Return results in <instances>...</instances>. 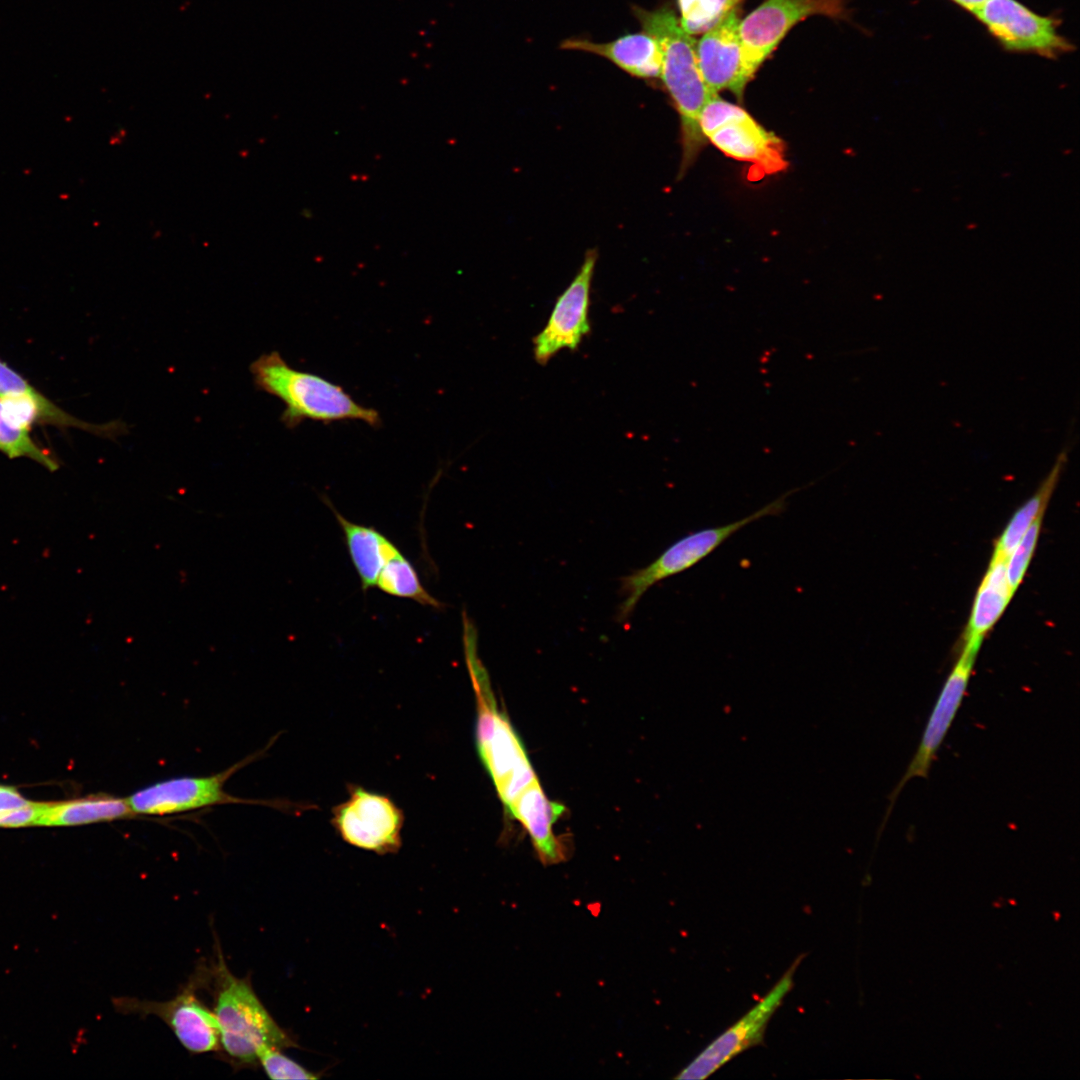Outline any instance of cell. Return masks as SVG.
<instances>
[{
    "label": "cell",
    "instance_id": "obj_21",
    "mask_svg": "<svg viewBox=\"0 0 1080 1080\" xmlns=\"http://www.w3.org/2000/svg\"><path fill=\"white\" fill-rule=\"evenodd\" d=\"M134 816L136 815L126 798L96 796L48 803L37 825H83L132 818Z\"/></svg>",
    "mask_w": 1080,
    "mask_h": 1080
},
{
    "label": "cell",
    "instance_id": "obj_1",
    "mask_svg": "<svg viewBox=\"0 0 1080 1080\" xmlns=\"http://www.w3.org/2000/svg\"><path fill=\"white\" fill-rule=\"evenodd\" d=\"M632 11L643 31L652 35L662 49L660 77L680 115L684 170L707 142L699 119L705 104L716 94L708 89L701 75L696 41L683 30L672 9L663 6L649 11L633 7Z\"/></svg>",
    "mask_w": 1080,
    "mask_h": 1080
},
{
    "label": "cell",
    "instance_id": "obj_27",
    "mask_svg": "<svg viewBox=\"0 0 1080 1080\" xmlns=\"http://www.w3.org/2000/svg\"><path fill=\"white\" fill-rule=\"evenodd\" d=\"M258 1065L267 1076L274 1080L305 1079L314 1080L319 1076L302 1067L299 1063L282 1053L281 1049L267 1047L258 1053Z\"/></svg>",
    "mask_w": 1080,
    "mask_h": 1080
},
{
    "label": "cell",
    "instance_id": "obj_11",
    "mask_svg": "<svg viewBox=\"0 0 1080 1080\" xmlns=\"http://www.w3.org/2000/svg\"><path fill=\"white\" fill-rule=\"evenodd\" d=\"M801 960L802 957L797 958L757 1004L714 1039L675 1078L705 1079L743 1051L759 1044L772 1015L792 989Z\"/></svg>",
    "mask_w": 1080,
    "mask_h": 1080
},
{
    "label": "cell",
    "instance_id": "obj_6",
    "mask_svg": "<svg viewBox=\"0 0 1080 1080\" xmlns=\"http://www.w3.org/2000/svg\"><path fill=\"white\" fill-rule=\"evenodd\" d=\"M703 136L728 157L752 164L758 176L787 167L783 141L767 131L745 109L712 96L701 111Z\"/></svg>",
    "mask_w": 1080,
    "mask_h": 1080
},
{
    "label": "cell",
    "instance_id": "obj_20",
    "mask_svg": "<svg viewBox=\"0 0 1080 1080\" xmlns=\"http://www.w3.org/2000/svg\"><path fill=\"white\" fill-rule=\"evenodd\" d=\"M1013 595L1006 576V559L992 556L976 592L963 644L980 649L985 635L1003 614Z\"/></svg>",
    "mask_w": 1080,
    "mask_h": 1080
},
{
    "label": "cell",
    "instance_id": "obj_12",
    "mask_svg": "<svg viewBox=\"0 0 1080 1080\" xmlns=\"http://www.w3.org/2000/svg\"><path fill=\"white\" fill-rule=\"evenodd\" d=\"M256 755L210 776H181L153 783L126 799L136 816H164L227 803H258L229 795L224 787Z\"/></svg>",
    "mask_w": 1080,
    "mask_h": 1080
},
{
    "label": "cell",
    "instance_id": "obj_10",
    "mask_svg": "<svg viewBox=\"0 0 1080 1080\" xmlns=\"http://www.w3.org/2000/svg\"><path fill=\"white\" fill-rule=\"evenodd\" d=\"M332 825L346 843L379 855L401 847L402 810L387 796L351 786L349 797L332 810Z\"/></svg>",
    "mask_w": 1080,
    "mask_h": 1080
},
{
    "label": "cell",
    "instance_id": "obj_29",
    "mask_svg": "<svg viewBox=\"0 0 1080 1080\" xmlns=\"http://www.w3.org/2000/svg\"><path fill=\"white\" fill-rule=\"evenodd\" d=\"M30 802L14 788L0 785V813L28 805Z\"/></svg>",
    "mask_w": 1080,
    "mask_h": 1080
},
{
    "label": "cell",
    "instance_id": "obj_23",
    "mask_svg": "<svg viewBox=\"0 0 1080 1080\" xmlns=\"http://www.w3.org/2000/svg\"><path fill=\"white\" fill-rule=\"evenodd\" d=\"M375 586L391 596L407 598L435 609L442 607V603L424 588L415 567L401 551L383 566Z\"/></svg>",
    "mask_w": 1080,
    "mask_h": 1080
},
{
    "label": "cell",
    "instance_id": "obj_13",
    "mask_svg": "<svg viewBox=\"0 0 1080 1080\" xmlns=\"http://www.w3.org/2000/svg\"><path fill=\"white\" fill-rule=\"evenodd\" d=\"M978 651V648L963 644L962 651L948 674L929 715L918 748L890 796L889 811L910 780L926 778L929 775L931 765L965 697Z\"/></svg>",
    "mask_w": 1080,
    "mask_h": 1080
},
{
    "label": "cell",
    "instance_id": "obj_16",
    "mask_svg": "<svg viewBox=\"0 0 1080 1080\" xmlns=\"http://www.w3.org/2000/svg\"><path fill=\"white\" fill-rule=\"evenodd\" d=\"M740 7L703 33L696 43L699 69L708 89L729 90L742 99L747 84L741 72Z\"/></svg>",
    "mask_w": 1080,
    "mask_h": 1080
},
{
    "label": "cell",
    "instance_id": "obj_4",
    "mask_svg": "<svg viewBox=\"0 0 1080 1080\" xmlns=\"http://www.w3.org/2000/svg\"><path fill=\"white\" fill-rule=\"evenodd\" d=\"M798 490H789L739 520L689 533L668 546L647 566L622 577L620 593L623 600L618 606L617 621L625 623L642 596L656 583L694 567L748 524L784 512L788 497Z\"/></svg>",
    "mask_w": 1080,
    "mask_h": 1080
},
{
    "label": "cell",
    "instance_id": "obj_3",
    "mask_svg": "<svg viewBox=\"0 0 1080 1080\" xmlns=\"http://www.w3.org/2000/svg\"><path fill=\"white\" fill-rule=\"evenodd\" d=\"M218 944L210 972L223 1056L238 1068H248L258 1065V1053L264 1048L297 1047L261 1002L250 977L239 978L229 970Z\"/></svg>",
    "mask_w": 1080,
    "mask_h": 1080
},
{
    "label": "cell",
    "instance_id": "obj_17",
    "mask_svg": "<svg viewBox=\"0 0 1080 1080\" xmlns=\"http://www.w3.org/2000/svg\"><path fill=\"white\" fill-rule=\"evenodd\" d=\"M506 811L525 828L543 865L567 860L568 848L552 829L564 807L545 795L538 780L524 789Z\"/></svg>",
    "mask_w": 1080,
    "mask_h": 1080
},
{
    "label": "cell",
    "instance_id": "obj_5",
    "mask_svg": "<svg viewBox=\"0 0 1080 1080\" xmlns=\"http://www.w3.org/2000/svg\"><path fill=\"white\" fill-rule=\"evenodd\" d=\"M475 697L477 753L507 810L538 778L520 737L498 709L492 689L477 691Z\"/></svg>",
    "mask_w": 1080,
    "mask_h": 1080
},
{
    "label": "cell",
    "instance_id": "obj_2",
    "mask_svg": "<svg viewBox=\"0 0 1080 1080\" xmlns=\"http://www.w3.org/2000/svg\"><path fill=\"white\" fill-rule=\"evenodd\" d=\"M249 370L258 391L284 403L280 420L289 429L305 420L324 424L357 420L374 428L382 423L377 410L357 403L341 386L317 374L295 369L277 351L260 355Z\"/></svg>",
    "mask_w": 1080,
    "mask_h": 1080
},
{
    "label": "cell",
    "instance_id": "obj_32",
    "mask_svg": "<svg viewBox=\"0 0 1080 1080\" xmlns=\"http://www.w3.org/2000/svg\"><path fill=\"white\" fill-rule=\"evenodd\" d=\"M1009 902H1010V903H1012V905H1015V904H1016V902H1015V901H1013V900H1009Z\"/></svg>",
    "mask_w": 1080,
    "mask_h": 1080
},
{
    "label": "cell",
    "instance_id": "obj_19",
    "mask_svg": "<svg viewBox=\"0 0 1080 1080\" xmlns=\"http://www.w3.org/2000/svg\"><path fill=\"white\" fill-rule=\"evenodd\" d=\"M323 500L341 527L362 589L365 591L374 587L383 566L400 550L376 528L349 521L339 513L328 498L325 497Z\"/></svg>",
    "mask_w": 1080,
    "mask_h": 1080
},
{
    "label": "cell",
    "instance_id": "obj_25",
    "mask_svg": "<svg viewBox=\"0 0 1080 1080\" xmlns=\"http://www.w3.org/2000/svg\"><path fill=\"white\" fill-rule=\"evenodd\" d=\"M744 0H676L683 30L689 35L705 33Z\"/></svg>",
    "mask_w": 1080,
    "mask_h": 1080
},
{
    "label": "cell",
    "instance_id": "obj_7",
    "mask_svg": "<svg viewBox=\"0 0 1080 1080\" xmlns=\"http://www.w3.org/2000/svg\"><path fill=\"white\" fill-rule=\"evenodd\" d=\"M846 4L847 0H764L739 24L744 82L748 84L796 24L814 15L847 19Z\"/></svg>",
    "mask_w": 1080,
    "mask_h": 1080
},
{
    "label": "cell",
    "instance_id": "obj_30",
    "mask_svg": "<svg viewBox=\"0 0 1080 1080\" xmlns=\"http://www.w3.org/2000/svg\"><path fill=\"white\" fill-rule=\"evenodd\" d=\"M963 10L971 14L977 10L985 0H950Z\"/></svg>",
    "mask_w": 1080,
    "mask_h": 1080
},
{
    "label": "cell",
    "instance_id": "obj_28",
    "mask_svg": "<svg viewBox=\"0 0 1080 1080\" xmlns=\"http://www.w3.org/2000/svg\"><path fill=\"white\" fill-rule=\"evenodd\" d=\"M48 803L30 802L28 805L0 813V827L37 825Z\"/></svg>",
    "mask_w": 1080,
    "mask_h": 1080
},
{
    "label": "cell",
    "instance_id": "obj_24",
    "mask_svg": "<svg viewBox=\"0 0 1080 1080\" xmlns=\"http://www.w3.org/2000/svg\"><path fill=\"white\" fill-rule=\"evenodd\" d=\"M31 428L12 419L2 400H0V452L10 459L28 458L49 471H56L60 463L31 436Z\"/></svg>",
    "mask_w": 1080,
    "mask_h": 1080
},
{
    "label": "cell",
    "instance_id": "obj_26",
    "mask_svg": "<svg viewBox=\"0 0 1080 1080\" xmlns=\"http://www.w3.org/2000/svg\"><path fill=\"white\" fill-rule=\"evenodd\" d=\"M1043 514L1038 516L1006 559V576L1010 589L1016 592L1037 545Z\"/></svg>",
    "mask_w": 1080,
    "mask_h": 1080
},
{
    "label": "cell",
    "instance_id": "obj_15",
    "mask_svg": "<svg viewBox=\"0 0 1080 1080\" xmlns=\"http://www.w3.org/2000/svg\"><path fill=\"white\" fill-rule=\"evenodd\" d=\"M0 400L9 404L23 420L31 425L45 424L61 429L77 428L108 439H116L128 431L126 423L121 420L93 424L67 413L2 360H0Z\"/></svg>",
    "mask_w": 1080,
    "mask_h": 1080
},
{
    "label": "cell",
    "instance_id": "obj_22",
    "mask_svg": "<svg viewBox=\"0 0 1080 1080\" xmlns=\"http://www.w3.org/2000/svg\"><path fill=\"white\" fill-rule=\"evenodd\" d=\"M1068 452L1063 449L1037 491L1014 513L1001 533L992 556L1007 559L1035 519L1044 514L1049 499L1067 463Z\"/></svg>",
    "mask_w": 1080,
    "mask_h": 1080
},
{
    "label": "cell",
    "instance_id": "obj_8",
    "mask_svg": "<svg viewBox=\"0 0 1080 1080\" xmlns=\"http://www.w3.org/2000/svg\"><path fill=\"white\" fill-rule=\"evenodd\" d=\"M210 969L200 967L183 989L167 1001L135 997L113 999L122 1014L156 1016L174 1033L181 1045L192 1054L220 1053V1037L213 1010L198 998L197 990L209 982Z\"/></svg>",
    "mask_w": 1080,
    "mask_h": 1080
},
{
    "label": "cell",
    "instance_id": "obj_31",
    "mask_svg": "<svg viewBox=\"0 0 1080 1080\" xmlns=\"http://www.w3.org/2000/svg\"><path fill=\"white\" fill-rule=\"evenodd\" d=\"M1053 914H1054L1055 920L1058 921L1059 918H1060V913L1055 911Z\"/></svg>",
    "mask_w": 1080,
    "mask_h": 1080
},
{
    "label": "cell",
    "instance_id": "obj_9",
    "mask_svg": "<svg viewBox=\"0 0 1080 1080\" xmlns=\"http://www.w3.org/2000/svg\"><path fill=\"white\" fill-rule=\"evenodd\" d=\"M972 15L1008 52L1057 59L1075 49L1059 32L1058 18L1040 15L1018 0H985Z\"/></svg>",
    "mask_w": 1080,
    "mask_h": 1080
},
{
    "label": "cell",
    "instance_id": "obj_18",
    "mask_svg": "<svg viewBox=\"0 0 1080 1080\" xmlns=\"http://www.w3.org/2000/svg\"><path fill=\"white\" fill-rule=\"evenodd\" d=\"M562 49L589 52L604 57L631 76L641 79L660 78L662 49L649 33H628L605 43L587 39H567Z\"/></svg>",
    "mask_w": 1080,
    "mask_h": 1080
},
{
    "label": "cell",
    "instance_id": "obj_14",
    "mask_svg": "<svg viewBox=\"0 0 1080 1080\" xmlns=\"http://www.w3.org/2000/svg\"><path fill=\"white\" fill-rule=\"evenodd\" d=\"M597 256L595 249L587 251L577 275L557 298L545 327L535 336L534 356L538 363L546 364L562 349L576 350L589 333L590 289Z\"/></svg>",
    "mask_w": 1080,
    "mask_h": 1080
}]
</instances>
